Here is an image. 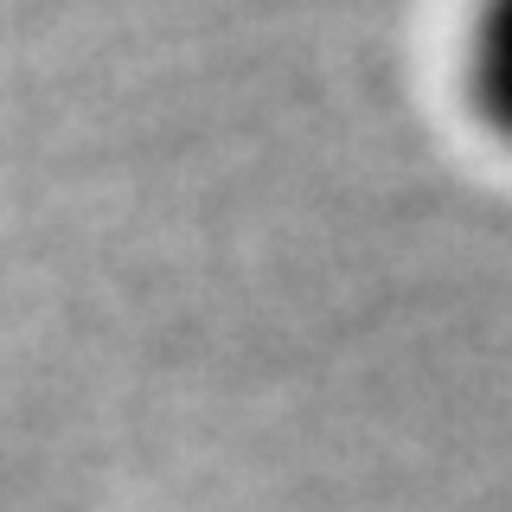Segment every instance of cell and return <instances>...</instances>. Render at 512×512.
Listing matches in <instances>:
<instances>
[{
  "label": "cell",
  "instance_id": "obj_1",
  "mask_svg": "<svg viewBox=\"0 0 512 512\" xmlns=\"http://www.w3.org/2000/svg\"><path fill=\"white\" fill-rule=\"evenodd\" d=\"M468 96L480 122L512 141V0H480L468 26Z\"/></svg>",
  "mask_w": 512,
  "mask_h": 512
}]
</instances>
